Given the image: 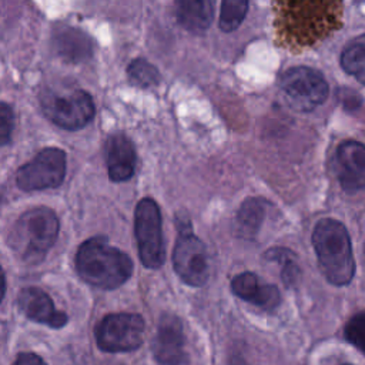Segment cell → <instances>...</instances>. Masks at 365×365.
Instances as JSON below:
<instances>
[{"label": "cell", "mask_w": 365, "mask_h": 365, "mask_svg": "<svg viewBox=\"0 0 365 365\" xmlns=\"http://www.w3.org/2000/svg\"><path fill=\"white\" fill-rule=\"evenodd\" d=\"M133 268V261L125 252L100 237L84 241L76 254L78 275L101 289H114L123 285L131 277Z\"/></svg>", "instance_id": "6da1fadb"}, {"label": "cell", "mask_w": 365, "mask_h": 365, "mask_svg": "<svg viewBox=\"0 0 365 365\" xmlns=\"http://www.w3.org/2000/svg\"><path fill=\"white\" fill-rule=\"evenodd\" d=\"M312 245L328 282L348 285L355 275V259L345 225L332 218L319 220L312 232Z\"/></svg>", "instance_id": "7a4b0ae2"}, {"label": "cell", "mask_w": 365, "mask_h": 365, "mask_svg": "<svg viewBox=\"0 0 365 365\" xmlns=\"http://www.w3.org/2000/svg\"><path fill=\"white\" fill-rule=\"evenodd\" d=\"M60 222L56 212L47 207H36L24 212L14 224L9 244L27 264L43 261L57 240Z\"/></svg>", "instance_id": "3957f363"}, {"label": "cell", "mask_w": 365, "mask_h": 365, "mask_svg": "<svg viewBox=\"0 0 365 365\" xmlns=\"http://www.w3.org/2000/svg\"><path fill=\"white\" fill-rule=\"evenodd\" d=\"M279 88L288 104L304 113L321 106L329 94V86L322 73L307 66L285 70L279 77Z\"/></svg>", "instance_id": "277c9868"}, {"label": "cell", "mask_w": 365, "mask_h": 365, "mask_svg": "<svg viewBox=\"0 0 365 365\" xmlns=\"http://www.w3.org/2000/svg\"><path fill=\"white\" fill-rule=\"evenodd\" d=\"M46 117L64 130H80L87 125L96 113L91 96L84 90L66 93L46 91L40 98Z\"/></svg>", "instance_id": "5b68a950"}, {"label": "cell", "mask_w": 365, "mask_h": 365, "mask_svg": "<svg viewBox=\"0 0 365 365\" xmlns=\"http://www.w3.org/2000/svg\"><path fill=\"white\" fill-rule=\"evenodd\" d=\"M134 234L143 265L151 269L161 267L165 259V247L160 208L153 198L138 201L134 217Z\"/></svg>", "instance_id": "8992f818"}, {"label": "cell", "mask_w": 365, "mask_h": 365, "mask_svg": "<svg viewBox=\"0 0 365 365\" xmlns=\"http://www.w3.org/2000/svg\"><path fill=\"white\" fill-rule=\"evenodd\" d=\"M173 264L177 275L191 287H201L210 275L208 255L204 242L194 235L191 224L178 222V238L173 252Z\"/></svg>", "instance_id": "52a82bcc"}, {"label": "cell", "mask_w": 365, "mask_h": 365, "mask_svg": "<svg viewBox=\"0 0 365 365\" xmlns=\"http://www.w3.org/2000/svg\"><path fill=\"white\" fill-rule=\"evenodd\" d=\"M144 329V319L138 314H108L96 325L94 336L106 352H128L143 344Z\"/></svg>", "instance_id": "ba28073f"}, {"label": "cell", "mask_w": 365, "mask_h": 365, "mask_svg": "<svg viewBox=\"0 0 365 365\" xmlns=\"http://www.w3.org/2000/svg\"><path fill=\"white\" fill-rule=\"evenodd\" d=\"M64 177L66 153L57 147H47L17 170L16 184L23 191H37L58 187Z\"/></svg>", "instance_id": "9c48e42d"}, {"label": "cell", "mask_w": 365, "mask_h": 365, "mask_svg": "<svg viewBox=\"0 0 365 365\" xmlns=\"http://www.w3.org/2000/svg\"><path fill=\"white\" fill-rule=\"evenodd\" d=\"M153 355L158 365H187L185 338L181 321L171 314L161 317L153 339Z\"/></svg>", "instance_id": "30bf717a"}, {"label": "cell", "mask_w": 365, "mask_h": 365, "mask_svg": "<svg viewBox=\"0 0 365 365\" xmlns=\"http://www.w3.org/2000/svg\"><path fill=\"white\" fill-rule=\"evenodd\" d=\"M335 163L339 184L345 191L365 188V144L355 140L344 141L336 150Z\"/></svg>", "instance_id": "8fae6325"}, {"label": "cell", "mask_w": 365, "mask_h": 365, "mask_svg": "<svg viewBox=\"0 0 365 365\" xmlns=\"http://www.w3.org/2000/svg\"><path fill=\"white\" fill-rule=\"evenodd\" d=\"M19 308L31 321L51 328H61L67 322V315L56 309L51 298L37 287H29L20 291L17 298Z\"/></svg>", "instance_id": "7c38bea8"}, {"label": "cell", "mask_w": 365, "mask_h": 365, "mask_svg": "<svg viewBox=\"0 0 365 365\" xmlns=\"http://www.w3.org/2000/svg\"><path fill=\"white\" fill-rule=\"evenodd\" d=\"M104 160L108 177L113 181H127L134 175L135 150L124 134H111L104 144Z\"/></svg>", "instance_id": "4fadbf2b"}, {"label": "cell", "mask_w": 365, "mask_h": 365, "mask_svg": "<svg viewBox=\"0 0 365 365\" xmlns=\"http://www.w3.org/2000/svg\"><path fill=\"white\" fill-rule=\"evenodd\" d=\"M232 292L262 309L272 311L281 302V294L278 288L272 284H261L259 278L254 272H241L231 281Z\"/></svg>", "instance_id": "5bb4252c"}, {"label": "cell", "mask_w": 365, "mask_h": 365, "mask_svg": "<svg viewBox=\"0 0 365 365\" xmlns=\"http://www.w3.org/2000/svg\"><path fill=\"white\" fill-rule=\"evenodd\" d=\"M54 51L67 63H81L93 56V41L81 30L61 26L53 36Z\"/></svg>", "instance_id": "9a60e30c"}, {"label": "cell", "mask_w": 365, "mask_h": 365, "mask_svg": "<svg viewBox=\"0 0 365 365\" xmlns=\"http://www.w3.org/2000/svg\"><path fill=\"white\" fill-rule=\"evenodd\" d=\"M178 23L190 31L200 33L210 27L214 17V3L210 0H180L175 3Z\"/></svg>", "instance_id": "2e32d148"}, {"label": "cell", "mask_w": 365, "mask_h": 365, "mask_svg": "<svg viewBox=\"0 0 365 365\" xmlns=\"http://www.w3.org/2000/svg\"><path fill=\"white\" fill-rule=\"evenodd\" d=\"M265 215V201L258 197L247 198L235 217V232L244 240H254L262 225Z\"/></svg>", "instance_id": "e0dca14e"}, {"label": "cell", "mask_w": 365, "mask_h": 365, "mask_svg": "<svg viewBox=\"0 0 365 365\" xmlns=\"http://www.w3.org/2000/svg\"><path fill=\"white\" fill-rule=\"evenodd\" d=\"M341 67L365 86V34L351 40L341 53Z\"/></svg>", "instance_id": "ac0fdd59"}, {"label": "cell", "mask_w": 365, "mask_h": 365, "mask_svg": "<svg viewBox=\"0 0 365 365\" xmlns=\"http://www.w3.org/2000/svg\"><path fill=\"white\" fill-rule=\"evenodd\" d=\"M265 258L268 261H274L278 262L281 267V278L284 281V284L287 287H292L297 284L298 278H299V267L297 264V258L295 254L291 250L287 248H269L265 252Z\"/></svg>", "instance_id": "d6986e66"}, {"label": "cell", "mask_w": 365, "mask_h": 365, "mask_svg": "<svg viewBox=\"0 0 365 365\" xmlns=\"http://www.w3.org/2000/svg\"><path fill=\"white\" fill-rule=\"evenodd\" d=\"M248 6L245 0H224L220 11V29L225 33L238 29L247 16Z\"/></svg>", "instance_id": "ffe728a7"}, {"label": "cell", "mask_w": 365, "mask_h": 365, "mask_svg": "<svg viewBox=\"0 0 365 365\" xmlns=\"http://www.w3.org/2000/svg\"><path fill=\"white\" fill-rule=\"evenodd\" d=\"M127 74L130 81L141 88L154 87L160 81L158 70L144 58H135L128 64Z\"/></svg>", "instance_id": "44dd1931"}, {"label": "cell", "mask_w": 365, "mask_h": 365, "mask_svg": "<svg viewBox=\"0 0 365 365\" xmlns=\"http://www.w3.org/2000/svg\"><path fill=\"white\" fill-rule=\"evenodd\" d=\"M345 338L365 354V312H358L349 318L344 329Z\"/></svg>", "instance_id": "7402d4cb"}, {"label": "cell", "mask_w": 365, "mask_h": 365, "mask_svg": "<svg viewBox=\"0 0 365 365\" xmlns=\"http://www.w3.org/2000/svg\"><path fill=\"white\" fill-rule=\"evenodd\" d=\"M14 127V113L6 103H0V145H6L10 141Z\"/></svg>", "instance_id": "603a6c76"}, {"label": "cell", "mask_w": 365, "mask_h": 365, "mask_svg": "<svg viewBox=\"0 0 365 365\" xmlns=\"http://www.w3.org/2000/svg\"><path fill=\"white\" fill-rule=\"evenodd\" d=\"M339 98H341V103L342 106L346 108V110H355L358 108L361 104H362V98L358 93H355V90H349V88H345V90H339L338 93Z\"/></svg>", "instance_id": "cb8c5ba5"}, {"label": "cell", "mask_w": 365, "mask_h": 365, "mask_svg": "<svg viewBox=\"0 0 365 365\" xmlns=\"http://www.w3.org/2000/svg\"><path fill=\"white\" fill-rule=\"evenodd\" d=\"M13 365H47V364L43 361V358H40L36 354L23 352V354L17 355Z\"/></svg>", "instance_id": "d4e9b609"}, {"label": "cell", "mask_w": 365, "mask_h": 365, "mask_svg": "<svg viewBox=\"0 0 365 365\" xmlns=\"http://www.w3.org/2000/svg\"><path fill=\"white\" fill-rule=\"evenodd\" d=\"M4 292H6V277H4V271L3 268L0 267V302L4 297Z\"/></svg>", "instance_id": "484cf974"}, {"label": "cell", "mask_w": 365, "mask_h": 365, "mask_svg": "<svg viewBox=\"0 0 365 365\" xmlns=\"http://www.w3.org/2000/svg\"><path fill=\"white\" fill-rule=\"evenodd\" d=\"M342 365H349V364H342Z\"/></svg>", "instance_id": "4316f807"}, {"label": "cell", "mask_w": 365, "mask_h": 365, "mask_svg": "<svg viewBox=\"0 0 365 365\" xmlns=\"http://www.w3.org/2000/svg\"><path fill=\"white\" fill-rule=\"evenodd\" d=\"M364 250H365V247H364Z\"/></svg>", "instance_id": "83f0119b"}]
</instances>
